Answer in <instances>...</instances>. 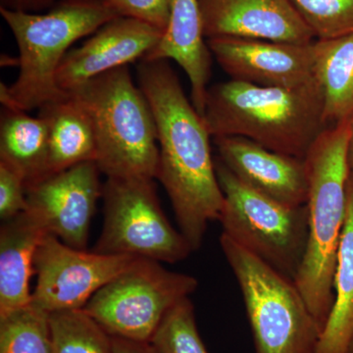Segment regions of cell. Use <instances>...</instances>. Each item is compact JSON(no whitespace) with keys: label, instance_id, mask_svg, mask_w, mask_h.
Masks as SVG:
<instances>
[{"label":"cell","instance_id":"obj_1","mask_svg":"<svg viewBox=\"0 0 353 353\" xmlns=\"http://www.w3.org/2000/svg\"><path fill=\"white\" fill-rule=\"evenodd\" d=\"M138 80L157 125V179L170 199L179 230L196 252L209 222L219 220L224 206L211 154L212 136L169 61L141 60Z\"/></svg>","mask_w":353,"mask_h":353},{"label":"cell","instance_id":"obj_2","mask_svg":"<svg viewBox=\"0 0 353 353\" xmlns=\"http://www.w3.org/2000/svg\"><path fill=\"white\" fill-rule=\"evenodd\" d=\"M321 85L260 87L230 80L208 88L203 119L213 138L241 137L304 159L327 125Z\"/></svg>","mask_w":353,"mask_h":353},{"label":"cell","instance_id":"obj_3","mask_svg":"<svg viewBox=\"0 0 353 353\" xmlns=\"http://www.w3.org/2000/svg\"><path fill=\"white\" fill-rule=\"evenodd\" d=\"M353 120L326 128L306 154L308 240L294 282L323 331L334 303V279L347 208Z\"/></svg>","mask_w":353,"mask_h":353},{"label":"cell","instance_id":"obj_4","mask_svg":"<svg viewBox=\"0 0 353 353\" xmlns=\"http://www.w3.org/2000/svg\"><path fill=\"white\" fill-rule=\"evenodd\" d=\"M0 14L19 50V74L12 85L1 83L0 101L3 108L26 112L66 94L57 77L71 46L118 18L102 0H61L44 13L0 7Z\"/></svg>","mask_w":353,"mask_h":353},{"label":"cell","instance_id":"obj_5","mask_svg":"<svg viewBox=\"0 0 353 353\" xmlns=\"http://www.w3.org/2000/svg\"><path fill=\"white\" fill-rule=\"evenodd\" d=\"M87 109L97 137L99 171L108 178L157 179V125L129 67L112 70L71 92Z\"/></svg>","mask_w":353,"mask_h":353},{"label":"cell","instance_id":"obj_6","mask_svg":"<svg viewBox=\"0 0 353 353\" xmlns=\"http://www.w3.org/2000/svg\"><path fill=\"white\" fill-rule=\"evenodd\" d=\"M240 285L255 353H316L321 329L294 280L221 234Z\"/></svg>","mask_w":353,"mask_h":353},{"label":"cell","instance_id":"obj_7","mask_svg":"<svg viewBox=\"0 0 353 353\" xmlns=\"http://www.w3.org/2000/svg\"><path fill=\"white\" fill-rule=\"evenodd\" d=\"M215 167L224 194L222 234L294 280L307 245V205H287L260 194L220 159Z\"/></svg>","mask_w":353,"mask_h":353},{"label":"cell","instance_id":"obj_8","mask_svg":"<svg viewBox=\"0 0 353 353\" xmlns=\"http://www.w3.org/2000/svg\"><path fill=\"white\" fill-rule=\"evenodd\" d=\"M197 287L194 276L138 257L97 290L83 309L112 336L150 341L167 313Z\"/></svg>","mask_w":353,"mask_h":353},{"label":"cell","instance_id":"obj_9","mask_svg":"<svg viewBox=\"0 0 353 353\" xmlns=\"http://www.w3.org/2000/svg\"><path fill=\"white\" fill-rule=\"evenodd\" d=\"M102 197L103 226L94 252L161 263L183 261L194 252L164 214L154 179L108 178Z\"/></svg>","mask_w":353,"mask_h":353},{"label":"cell","instance_id":"obj_10","mask_svg":"<svg viewBox=\"0 0 353 353\" xmlns=\"http://www.w3.org/2000/svg\"><path fill=\"white\" fill-rule=\"evenodd\" d=\"M138 257L77 250L46 234L34 256L37 285L32 303L48 314L83 309L97 290Z\"/></svg>","mask_w":353,"mask_h":353},{"label":"cell","instance_id":"obj_11","mask_svg":"<svg viewBox=\"0 0 353 353\" xmlns=\"http://www.w3.org/2000/svg\"><path fill=\"white\" fill-rule=\"evenodd\" d=\"M94 161L50 174L26 187L28 212L46 233L77 250H87L90 223L103 194Z\"/></svg>","mask_w":353,"mask_h":353},{"label":"cell","instance_id":"obj_12","mask_svg":"<svg viewBox=\"0 0 353 353\" xmlns=\"http://www.w3.org/2000/svg\"><path fill=\"white\" fill-rule=\"evenodd\" d=\"M313 43L243 38L208 39L211 53L231 80L273 88L299 87L315 80Z\"/></svg>","mask_w":353,"mask_h":353},{"label":"cell","instance_id":"obj_13","mask_svg":"<svg viewBox=\"0 0 353 353\" xmlns=\"http://www.w3.org/2000/svg\"><path fill=\"white\" fill-rule=\"evenodd\" d=\"M162 34L152 26L130 18L109 21L67 53L58 69V87L67 94L97 77L143 59Z\"/></svg>","mask_w":353,"mask_h":353},{"label":"cell","instance_id":"obj_14","mask_svg":"<svg viewBox=\"0 0 353 353\" xmlns=\"http://www.w3.org/2000/svg\"><path fill=\"white\" fill-rule=\"evenodd\" d=\"M206 39L243 38L306 44L316 37L290 0H199Z\"/></svg>","mask_w":353,"mask_h":353},{"label":"cell","instance_id":"obj_15","mask_svg":"<svg viewBox=\"0 0 353 353\" xmlns=\"http://www.w3.org/2000/svg\"><path fill=\"white\" fill-rule=\"evenodd\" d=\"M219 159L248 187L290 206L305 205V160L268 150L241 137L213 138Z\"/></svg>","mask_w":353,"mask_h":353},{"label":"cell","instance_id":"obj_16","mask_svg":"<svg viewBox=\"0 0 353 353\" xmlns=\"http://www.w3.org/2000/svg\"><path fill=\"white\" fill-rule=\"evenodd\" d=\"M211 57L199 0H170L166 31L143 59L173 60L180 65L189 78L190 101L202 117L211 77Z\"/></svg>","mask_w":353,"mask_h":353},{"label":"cell","instance_id":"obj_17","mask_svg":"<svg viewBox=\"0 0 353 353\" xmlns=\"http://www.w3.org/2000/svg\"><path fill=\"white\" fill-rule=\"evenodd\" d=\"M48 234L28 212L3 221L0 228V317L32 303L30 281L34 256Z\"/></svg>","mask_w":353,"mask_h":353},{"label":"cell","instance_id":"obj_18","mask_svg":"<svg viewBox=\"0 0 353 353\" xmlns=\"http://www.w3.org/2000/svg\"><path fill=\"white\" fill-rule=\"evenodd\" d=\"M48 129L50 174L97 159L92 118L75 97L66 94L39 108Z\"/></svg>","mask_w":353,"mask_h":353},{"label":"cell","instance_id":"obj_19","mask_svg":"<svg viewBox=\"0 0 353 353\" xmlns=\"http://www.w3.org/2000/svg\"><path fill=\"white\" fill-rule=\"evenodd\" d=\"M48 129L41 116L3 108L0 118V162L19 172L26 187L50 175Z\"/></svg>","mask_w":353,"mask_h":353},{"label":"cell","instance_id":"obj_20","mask_svg":"<svg viewBox=\"0 0 353 353\" xmlns=\"http://www.w3.org/2000/svg\"><path fill=\"white\" fill-rule=\"evenodd\" d=\"M353 343V174L334 279V303L316 353H350Z\"/></svg>","mask_w":353,"mask_h":353},{"label":"cell","instance_id":"obj_21","mask_svg":"<svg viewBox=\"0 0 353 353\" xmlns=\"http://www.w3.org/2000/svg\"><path fill=\"white\" fill-rule=\"evenodd\" d=\"M315 76L324 97L327 127L353 120V32L314 43Z\"/></svg>","mask_w":353,"mask_h":353},{"label":"cell","instance_id":"obj_22","mask_svg":"<svg viewBox=\"0 0 353 353\" xmlns=\"http://www.w3.org/2000/svg\"><path fill=\"white\" fill-rule=\"evenodd\" d=\"M52 353H114L113 339L85 309L50 314Z\"/></svg>","mask_w":353,"mask_h":353},{"label":"cell","instance_id":"obj_23","mask_svg":"<svg viewBox=\"0 0 353 353\" xmlns=\"http://www.w3.org/2000/svg\"><path fill=\"white\" fill-rule=\"evenodd\" d=\"M0 353H52L50 314L31 303L1 316Z\"/></svg>","mask_w":353,"mask_h":353},{"label":"cell","instance_id":"obj_24","mask_svg":"<svg viewBox=\"0 0 353 353\" xmlns=\"http://www.w3.org/2000/svg\"><path fill=\"white\" fill-rule=\"evenodd\" d=\"M150 343L159 353H209L197 329L190 297L167 313Z\"/></svg>","mask_w":353,"mask_h":353},{"label":"cell","instance_id":"obj_25","mask_svg":"<svg viewBox=\"0 0 353 353\" xmlns=\"http://www.w3.org/2000/svg\"><path fill=\"white\" fill-rule=\"evenodd\" d=\"M316 39L353 32V0H290Z\"/></svg>","mask_w":353,"mask_h":353},{"label":"cell","instance_id":"obj_26","mask_svg":"<svg viewBox=\"0 0 353 353\" xmlns=\"http://www.w3.org/2000/svg\"><path fill=\"white\" fill-rule=\"evenodd\" d=\"M116 17L130 18L166 31L170 16V0H102Z\"/></svg>","mask_w":353,"mask_h":353},{"label":"cell","instance_id":"obj_27","mask_svg":"<svg viewBox=\"0 0 353 353\" xmlns=\"http://www.w3.org/2000/svg\"><path fill=\"white\" fill-rule=\"evenodd\" d=\"M27 209L26 182L19 172L0 162V219H11Z\"/></svg>","mask_w":353,"mask_h":353},{"label":"cell","instance_id":"obj_28","mask_svg":"<svg viewBox=\"0 0 353 353\" xmlns=\"http://www.w3.org/2000/svg\"><path fill=\"white\" fill-rule=\"evenodd\" d=\"M4 8L11 10L26 11V12L39 13L55 6L57 0H0Z\"/></svg>","mask_w":353,"mask_h":353},{"label":"cell","instance_id":"obj_29","mask_svg":"<svg viewBox=\"0 0 353 353\" xmlns=\"http://www.w3.org/2000/svg\"><path fill=\"white\" fill-rule=\"evenodd\" d=\"M114 353H159L150 341H136L112 336Z\"/></svg>","mask_w":353,"mask_h":353},{"label":"cell","instance_id":"obj_30","mask_svg":"<svg viewBox=\"0 0 353 353\" xmlns=\"http://www.w3.org/2000/svg\"><path fill=\"white\" fill-rule=\"evenodd\" d=\"M348 163H350V172L353 174V128L352 138L350 141V148H348Z\"/></svg>","mask_w":353,"mask_h":353},{"label":"cell","instance_id":"obj_31","mask_svg":"<svg viewBox=\"0 0 353 353\" xmlns=\"http://www.w3.org/2000/svg\"><path fill=\"white\" fill-rule=\"evenodd\" d=\"M350 353H353V343H352V347H350Z\"/></svg>","mask_w":353,"mask_h":353},{"label":"cell","instance_id":"obj_32","mask_svg":"<svg viewBox=\"0 0 353 353\" xmlns=\"http://www.w3.org/2000/svg\"><path fill=\"white\" fill-rule=\"evenodd\" d=\"M59 1H61V0H59Z\"/></svg>","mask_w":353,"mask_h":353}]
</instances>
